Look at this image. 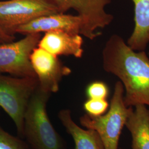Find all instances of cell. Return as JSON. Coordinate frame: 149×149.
Listing matches in <instances>:
<instances>
[{"label": "cell", "mask_w": 149, "mask_h": 149, "mask_svg": "<svg viewBox=\"0 0 149 149\" xmlns=\"http://www.w3.org/2000/svg\"><path fill=\"white\" fill-rule=\"evenodd\" d=\"M83 44L84 39L80 34L56 31L45 33L38 47L58 57L72 56L81 58L84 52Z\"/></svg>", "instance_id": "10"}, {"label": "cell", "mask_w": 149, "mask_h": 149, "mask_svg": "<svg viewBox=\"0 0 149 149\" xmlns=\"http://www.w3.org/2000/svg\"><path fill=\"white\" fill-rule=\"evenodd\" d=\"M15 36L8 34L0 28V44L11 42L15 41Z\"/></svg>", "instance_id": "17"}, {"label": "cell", "mask_w": 149, "mask_h": 149, "mask_svg": "<svg viewBox=\"0 0 149 149\" xmlns=\"http://www.w3.org/2000/svg\"><path fill=\"white\" fill-rule=\"evenodd\" d=\"M51 94L38 86L24 114L23 137L33 149H65L64 140L54 128L47 113Z\"/></svg>", "instance_id": "2"}, {"label": "cell", "mask_w": 149, "mask_h": 149, "mask_svg": "<svg viewBox=\"0 0 149 149\" xmlns=\"http://www.w3.org/2000/svg\"><path fill=\"white\" fill-rule=\"evenodd\" d=\"M0 109H1V108H0Z\"/></svg>", "instance_id": "18"}, {"label": "cell", "mask_w": 149, "mask_h": 149, "mask_svg": "<svg viewBox=\"0 0 149 149\" xmlns=\"http://www.w3.org/2000/svg\"><path fill=\"white\" fill-rule=\"evenodd\" d=\"M38 86L36 76L17 77L0 74V108L13 120L21 137L24 114Z\"/></svg>", "instance_id": "4"}, {"label": "cell", "mask_w": 149, "mask_h": 149, "mask_svg": "<svg viewBox=\"0 0 149 149\" xmlns=\"http://www.w3.org/2000/svg\"><path fill=\"white\" fill-rule=\"evenodd\" d=\"M86 95L90 99L106 100L109 95V88L106 84L103 81H93L87 86Z\"/></svg>", "instance_id": "16"}, {"label": "cell", "mask_w": 149, "mask_h": 149, "mask_svg": "<svg viewBox=\"0 0 149 149\" xmlns=\"http://www.w3.org/2000/svg\"><path fill=\"white\" fill-rule=\"evenodd\" d=\"M30 61L39 87L50 93L57 92L62 79L71 73L58 56L38 47L32 51Z\"/></svg>", "instance_id": "8"}, {"label": "cell", "mask_w": 149, "mask_h": 149, "mask_svg": "<svg viewBox=\"0 0 149 149\" xmlns=\"http://www.w3.org/2000/svg\"><path fill=\"white\" fill-rule=\"evenodd\" d=\"M102 62L104 70L122 83L127 106H149V58L145 50H134L122 37L113 34L102 50Z\"/></svg>", "instance_id": "1"}, {"label": "cell", "mask_w": 149, "mask_h": 149, "mask_svg": "<svg viewBox=\"0 0 149 149\" xmlns=\"http://www.w3.org/2000/svg\"><path fill=\"white\" fill-rule=\"evenodd\" d=\"M126 127L131 134L133 149H149V110L144 104L131 107Z\"/></svg>", "instance_id": "11"}, {"label": "cell", "mask_w": 149, "mask_h": 149, "mask_svg": "<svg viewBox=\"0 0 149 149\" xmlns=\"http://www.w3.org/2000/svg\"><path fill=\"white\" fill-rule=\"evenodd\" d=\"M58 117L68 133L74 141L75 149H105L101 136L96 130L84 129L72 120L69 109L61 110Z\"/></svg>", "instance_id": "12"}, {"label": "cell", "mask_w": 149, "mask_h": 149, "mask_svg": "<svg viewBox=\"0 0 149 149\" xmlns=\"http://www.w3.org/2000/svg\"><path fill=\"white\" fill-rule=\"evenodd\" d=\"M0 149H29L26 143L0 127Z\"/></svg>", "instance_id": "14"}, {"label": "cell", "mask_w": 149, "mask_h": 149, "mask_svg": "<svg viewBox=\"0 0 149 149\" xmlns=\"http://www.w3.org/2000/svg\"><path fill=\"white\" fill-rule=\"evenodd\" d=\"M109 106V103L107 100L90 98H88L83 105L86 114L95 117L105 114Z\"/></svg>", "instance_id": "15"}, {"label": "cell", "mask_w": 149, "mask_h": 149, "mask_svg": "<svg viewBox=\"0 0 149 149\" xmlns=\"http://www.w3.org/2000/svg\"><path fill=\"white\" fill-rule=\"evenodd\" d=\"M82 21L80 16L58 13L42 16L18 27L15 34L26 36L29 34L62 31L80 34Z\"/></svg>", "instance_id": "9"}, {"label": "cell", "mask_w": 149, "mask_h": 149, "mask_svg": "<svg viewBox=\"0 0 149 149\" xmlns=\"http://www.w3.org/2000/svg\"><path fill=\"white\" fill-rule=\"evenodd\" d=\"M131 107L124 102V88L117 81L110 103L109 110L100 116L86 114L80 118L81 125L96 130L101 136L105 149H118L123 129L125 125Z\"/></svg>", "instance_id": "3"}, {"label": "cell", "mask_w": 149, "mask_h": 149, "mask_svg": "<svg viewBox=\"0 0 149 149\" xmlns=\"http://www.w3.org/2000/svg\"><path fill=\"white\" fill-rule=\"evenodd\" d=\"M41 37V33L29 34L19 40L0 44V74L8 73L17 77L36 76L30 55Z\"/></svg>", "instance_id": "7"}, {"label": "cell", "mask_w": 149, "mask_h": 149, "mask_svg": "<svg viewBox=\"0 0 149 149\" xmlns=\"http://www.w3.org/2000/svg\"><path fill=\"white\" fill-rule=\"evenodd\" d=\"M134 5V28L127 44L135 51H144L149 43V0H132Z\"/></svg>", "instance_id": "13"}, {"label": "cell", "mask_w": 149, "mask_h": 149, "mask_svg": "<svg viewBox=\"0 0 149 149\" xmlns=\"http://www.w3.org/2000/svg\"><path fill=\"white\" fill-rule=\"evenodd\" d=\"M59 13L74 10L82 21L80 34L93 40L101 34L98 29L108 26L114 16L107 12L106 7L112 0H52Z\"/></svg>", "instance_id": "5"}, {"label": "cell", "mask_w": 149, "mask_h": 149, "mask_svg": "<svg viewBox=\"0 0 149 149\" xmlns=\"http://www.w3.org/2000/svg\"><path fill=\"white\" fill-rule=\"evenodd\" d=\"M59 13L52 0L0 1V28L15 36L16 29L36 18Z\"/></svg>", "instance_id": "6"}]
</instances>
